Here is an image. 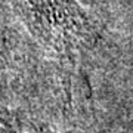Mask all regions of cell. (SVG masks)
<instances>
[{"label":"cell","instance_id":"obj_1","mask_svg":"<svg viewBox=\"0 0 133 133\" xmlns=\"http://www.w3.org/2000/svg\"><path fill=\"white\" fill-rule=\"evenodd\" d=\"M19 21L40 46L64 65L93 50L102 31L78 0H9Z\"/></svg>","mask_w":133,"mask_h":133},{"label":"cell","instance_id":"obj_2","mask_svg":"<svg viewBox=\"0 0 133 133\" xmlns=\"http://www.w3.org/2000/svg\"><path fill=\"white\" fill-rule=\"evenodd\" d=\"M2 133H56L46 126L34 123L28 118L19 117L12 112L3 111L2 115Z\"/></svg>","mask_w":133,"mask_h":133}]
</instances>
